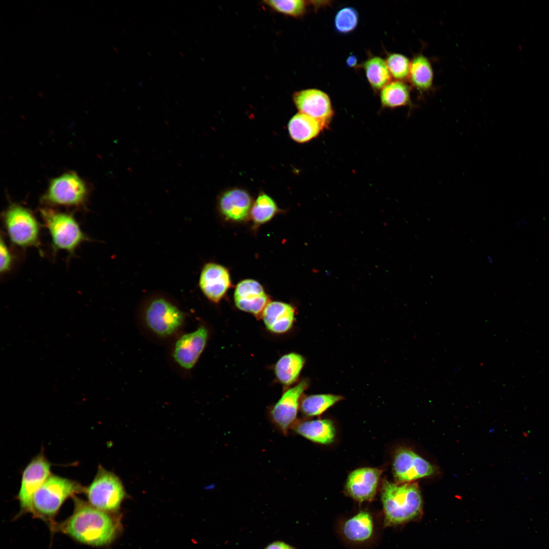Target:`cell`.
Wrapping results in <instances>:
<instances>
[{"instance_id": "9", "label": "cell", "mask_w": 549, "mask_h": 549, "mask_svg": "<svg viewBox=\"0 0 549 549\" xmlns=\"http://www.w3.org/2000/svg\"><path fill=\"white\" fill-rule=\"evenodd\" d=\"M51 466L43 451H41L29 462L23 470L17 496L21 512H29L34 515L33 496L51 475Z\"/></svg>"}, {"instance_id": "18", "label": "cell", "mask_w": 549, "mask_h": 549, "mask_svg": "<svg viewBox=\"0 0 549 549\" xmlns=\"http://www.w3.org/2000/svg\"><path fill=\"white\" fill-rule=\"evenodd\" d=\"M295 309L291 304L279 301H269L261 315L268 330L274 333H284L292 327Z\"/></svg>"}, {"instance_id": "31", "label": "cell", "mask_w": 549, "mask_h": 549, "mask_svg": "<svg viewBox=\"0 0 549 549\" xmlns=\"http://www.w3.org/2000/svg\"><path fill=\"white\" fill-rule=\"evenodd\" d=\"M0 270L1 273H4L8 271L11 268L12 262V257L9 249L2 237L1 238L0 243Z\"/></svg>"}, {"instance_id": "3", "label": "cell", "mask_w": 549, "mask_h": 549, "mask_svg": "<svg viewBox=\"0 0 549 549\" xmlns=\"http://www.w3.org/2000/svg\"><path fill=\"white\" fill-rule=\"evenodd\" d=\"M381 500L386 526H396L419 520L423 513L421 492L415 483H383Z\"/></svg>"}, {"instance_id": "26", "label": "cell", "mask_w": 549, "mask_h": 549, "mask_svg": "<svg viewBox=\"0 0 549 549\" xmlns=\"http://www.w3.org/2000/svg\"><path fill=\"white\" fill-rule=\"evenodd\" d=\"M280 211L274 200L269 195L261 193L253 202L250 218L256 225L270 221Z\"/></svg>"}, {"instance_id": "24", "label": "cell", "mask_w": 549, "mask_h": 549, "mask_svg": "<svg viewBox=\"0 0 549 549\" xmlns=\"http://www.w3.org/2000/svg\"><path fill=\"white\" fill-rule=\"evenodd\" d=\"M380 98L384 107L395 108L406 106L411 103L410 88L403 81H390L381 89Z\"/></svg>"}, {"instance_id": "10", "label": "cell", "mask_w": 549, "mask_h": 549, "mask_svg": "<svg viewBox=\"0 0 549 549\" xmlns=\"http://www.w3.org/2000/svg\"><path fill=\"white\" fill-rule=\"evenodd\" d=\"M87 194L82 179L74 172H68L50 181L44 200L52 204L76 206L84 201Z\"/></svg>"}, {"instance_id": "19", "label": "cell", "mask_w": 549, "mask_h": 549, "mask_svg": "<svg viewBox=\"0 0 549 549\" xmlns=\"http://www.w3.org/2000/svg\"><path fill=\"white\" fill-rule=\"evenodd\" d=\"M292 429L307 439L322 444H330L336 435L333 422L327 419L296 422Z\"/></svg>"}, {"instance_id": "16", "label": "cell", "mask_w": 549, "mask_h": 549, "mask_svg": "<svg viewBox=\"0 0 549 549\" xmlns=\"http://www.w3.org/2000/svg\"><path fill=\"white\" fill-rule=\"evenodd\" d=\"M253 202L250 194L240 188H232L223 192L218 199L220 214L228 221L243 222L250 217Z\"/></svg>"}, {"instance_id": "6", "label": "cell", "mask_w": 549, "mask_h": 549, "mask_svg": "<svg viewBox=\"0 0 549 549\" xmlns=\"http://www.w3.org/2000/svg\"><path fill=\"white\" fill-rule=\"evenodd\" d=\"M84 493L91 505L106 512L117 510L126 496L120 478L102 466H99L93 480L84 487Z\"/></svg>"}, {"instance_id": "4", "label": "cell", "mask_w": 549, "mask_h": 549, "mask_svg": "<svg viewBox=\"0 0 549 549\" xmlns=\"http://www.w3.org/2000/svg\"><path fill=\"white\" fill-rule=\"evenodd\" d=\"M209 337L208 327L200 323L195 330L185 331L166 346L167 361L171 370L183 379L191 378Z\"/></svg>"}, {"instance_id": "8", "label": "cell", "mask_w": 549, "mask_h": 549, "mask_svg": "<svg viewBox=\"0 0 549 549\" xmlns=\"http://www.w3.org/2000/svg\"><path fill=\"white\" fill-rule=\"evenodd\" d=\"M4 222L8 235L14 245L21 248L38 247L39 223L28 209L12 205L5 212Z\"/></svg>"}, {"instance_id": "29", "label": "cell", "mask_w": 549, "mask_h": 549, "mask_svg": "<svg viewBox=\"0 0 549 549\" xmlns=\"http://www.w3.org/2000/svg\"><path fill=\"white\" fill-rule=\"evenodd\" d=\"M385 62L391 77L396 80L408 78L411 61L407 57L400 53H391L388 54Z\"/></svg>"}, {"instance_id": "14", "label": "cell", "mask_w": 549, "mask_h": 549, "mask_svg": "<svg viewBox=\"0 0 549 549\" xmlns=\"http://www.w3.org/2000/svg\"><path fill=\"white\" fill-rule=\"evenodd\" d=\"M231 286L230 275L225 266L212 262L203 265L199 276V286L209 301L219 302Z\"/></svg>"}, {"instance_id": "33", "label": "cell", "mask_w": 549, "mask_h": 549, "mask_svg": "<svg viewBox=\"0 0 549 549\" xmlns=\"http://www.w3.org/2000/svg\"><path fill=\"white\" fill-rule=\"evenodd\" d=\"M357 58L354 55L349 56L346 59V64L349 67H355L357 64Z\"/></svg>"}, {"instance_id": "20", "label": "cell", "mask_w": 549, "mask_h": 549, "mask_svg": "<svg viewBox=\"0 0 549 549\" xmlns=\"http://www.w3.org/2000/svg\"><path fill=\"white\" fill-rule=\"evenodd\" d=\"M342 532L345 538L354 543L370 540L374 533V522L372 515L361 511L347 520L343 524Z\"/></svg>"}, {"instance_id": "5", "label": "cell", "mask_w": 549, "mask_h": 549, "mask_svg": "<svg viewBox=\"0 0 549 549\" xmlns=\"http://www.w3.org/2000/svg\"><path fill=\"white\" fill-rule=\"evenodd\" d=\"M84 487L76 481L51 474L33 496L34 516L51 519L66 500L84 493Z\"/></svg>"}, {"instance_id": "27", "label": "cell", "mask_w": 549, "mask_h": 549, "mask_svg": "<svg viewBox=\"0 0 549 549\" xmlns=\"http://www.w3.org/2000/svg\"><path fill=\"white\" fill-rule=\"evenodd\" d=\"M342 399L341 396L330 394L311 395L300 401V408L306 416H318Z\"/></svg>"}, {"instance_id": "11", "label": "cell", "mask_w": 549, "mask_h": 549, "mask_svg": "<svg viewBox=\"0 0 549 549\" xmlns=\"http://www.w3.org/2000/svg\"><path fill=\"white\" fill-rule=\"evenodd\" d=\"M308 386V382L303 380L289 387L269 410L271 421L285 435L297 422L301 396Z\"/></svg>"}, {"instance_id": "2", "label": "cell", "mask_w": 549, "mask_h": 549, "mask_svg": "<svg viewBox=\"0 0 549 549\" xmlns=\"http://www.w3.org/2000/svg\"><path fill=\"white\" fill-rule=\"evenodd\" d=\"M75 496L73 497L74 509L72 514L58 525L57 528L87 545L99 546L110 543L116 531L113 520L106 511Z\"/></svg>"}, {"instance_id": "15", "label": "cell", "mask_w": 549, "mask_h": 549, "mask_svg": "<svg viewBox=\"0 0 549 549\" xmlns=\"http://www.w3.org/2000/svg\"><path fill=\"white\" fill-rule=\"evenodd\" d=\"M236 307L256 317H261L263 311L270 301L263 286L257 281L245 279L236 285L234 292Z\"/></svg>"}, {"instance_id": "17", "label": "cell", "mask_w": 549, "mask_h": 549, "mask_svg": "<svg viewBox=\"0 0 549 549\" xmlns=\"http://www.w3.org/2000/svg\"><path fill=\"white\" fill-rule=\"evenodd\" d=\"M381 473L378 469L369 467L353 471L346 482L347 494L360 502L372 500L376 494Z\"/></svg>"}, {"instance_id": "28", "label": "cell", "mask_w": 549, "mask_h": 549, "mask_svg": "<svg viewBox=\"0 0 549 549\" xmlns=\"http://www.w3.org/2000/svg\"><path fill=\"white\" fill-rule=\"evenodd\" d=\"M358 21L357 10L353 7H345L337 12L334 18V27L338 33L347 34L357 27Z\"/></svg>"}, {"instance_id": "30", "label": "cell", "mask_w": 549, "mask_h": 549, "mask_svg": "<svg viewBox=\"0 0 549 549\" xmlns=\"http://www.w3.org/2000/svg\"><path fill=\"white\" fill-rule=\"evenodd\" d=\"M265 3L277 12L292 16L298 17L303 14L306 2L302 0L266 1Z\"/></svg>"}, {"instance_id": "12", "label": "cell", "mask_w": 549, "mask_h": 549, "mask_svg": "<svg viewBox=\"0 0 549 549\" xmlns=\"http://www.w3.org/2000/svg\"><path fill=\"white\" fill-rule=\"evenodd\" d=\"M393 470L396 479L403 483L428 477L435 472L432 464L408 448H401L396 452Z\"/></svg>"}, {"instance_id": "21", "label": "cell", "mask_w": 549, "mask_h": 549, "mask_svg": "<svg viewBox=\"0 0 549 549\" xmlns=\"http://www.w3.org/2000/svg\"><path fill=\"white\" fill-rule=\"evenodd\" d=\"M325 128L320 120L300 112L294 115L288 125L290 137L298 143L312 140Z\"/></svg>"}, {"instance_id": "13", "label": "cell", "mask_w": 549, "mask_h": 549, "mask_svg": "<svg viewBox=\"0 0 549 549\" xmlns=\"http://www.w3.org/2000/svg\"><path fill=\"white\" fill-rule=\"evenodd\" d=\"M293 101L299 112L314 117L328 126L333 110L328 95L322 90L310 88L296 92Z\"/></svg>"}, {"instance_id": "1", "label": "cell", "mask_w": 549, "mask_h": 549, "mask_svg": "<svg viewBox=\"0 0 549 549\" xmlns=\"http://www.w3.org/2000/svg\"><path fill=\"white\" fill-rule=\"evenodd\" d=\"M188 314L170 294L162 291L148 293L139 301L135 322L148 340L167 346L185 332Z\"/></svg>"}, {"instance_id": "23", "label": "cell", "mask_w": 549, "mask_h": 549, "mask_svg": "<svg viewBox=\"0 0 549 549\" xmlns=\"http://www.w3.org/2000/svg\"><path fill=\"white\" fill-rule=\"evenodd\" d=\"M304 358L296 353L282 356L275 364L274 371L278 380L286 386L295 382L304 363Z\"/></svg>"}, {"instance_id": "22", "label": "cell", "mask_w": 549, "mask_h": 549, "mask_svg": "<svg viewBox=\"0 0 549 549\" xmlns=\"http://www.w3.org/2000/svg\"><path fill=\"white\" fill-rule=\"evenodd\" d=\"M408 78L418 91L425 92L433 86L434 72L429 58L422 54L415 55L411 61Z\"/></svg>"}, {"instance_id": "32", "label": "cell", "mask_w": 549, "mask_h": 549, "mask_svg": "<svg viewBox=\"0 0 549 549\" xmlns=\"http://www.w3.org/2000/svg\"><path fill=\"white\" fill-rule=\"evenodd\" d=\"M265 549H295L293 546L282 541H274L268 545Z\"/></svg>"}, {"instance_id": "7", "label": "cell", "mask_w": 549, "mask_h": 549, "mask_svg": "<svg viewBox=\"0 0 549 549\" xmlns=\"http://www.w3.org/2000/svg\"><path fill=\"white\" fill-rule=\"evenodd\" d=\"M56 250L73 252L85 237L75 219L69 214L49 208L40 210Z\"/></svg>"}, {"instance_id": "25", "label": "cell", "mask_w": 549, "mask_h": 549, "mask_svg": "<svg viewBox=\"0 0 549 549\" xmlns=\"http://www.w3.org/2000/svg\"><path fill=\"white\" fill-rule=\"evenodd\" d=\"M362 66L370 85L375 90H381L391 81V75L385 60L380 56L370 57Z\"/></svg>"}]
</instances>
